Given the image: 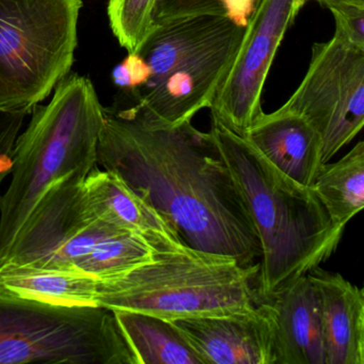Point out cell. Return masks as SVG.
Segmentation results:
<instances>
[{
  "label": "cell",
  "instance_id": "277c9868",
  "mask_svg": "<svg viewBox=\"0 0 364 364\" xmlns=\"http://www.w3.org/2000/svg\"><path fill=\"white\" fill-rule=\"evenodd\" d=\"M257 272L259 263L242 266L229 255L170 242L149 261L99 280L97 306L168 321L232 314L259 304Z\"/></svg>",
  "mask_w": 364,
  "mask_h": 364
},
{
  "label": "cell",
  "instance_id": "7402d4cb",
  "mask_svg": "<svg viewBox=\"0 0 364 364\" xmlns=\"http://www.w3.org/2000/svg\"><path fill=\"white\" fill-rule=\"evenodd\" d=\"M26 114L0 112V185L14 168V146Z\"/></svg>",
  "mask_w": 364,
  "mask_h": 364
},
{
  "label": "cell",
  "instance_id": "44dd1931",
  "mask_svg": "<svg viewBox=\"0 0 364 364\" xmlns=\"http://www.w3.org/2000/svg\"><path fill=\"white\" fill-rule=\"evenodd\" d=\"M202 14L225 16L217 0H157L154 22L159 25L176 18Z\"/></svg>",
  "mask_w": 364,
  "mask_h": 364
},
{
  "label": "cell",
  "instance_id": "484cf974",
  "mask_svg": "<svg viewBox=\"0 0 364 364\" xmlns=\"http://www.w3.org/2000/svg\"><path fill=\"white\" fill-rule=\"evenodd\" d=\"M112 77L117 87L123 89V90L131 91V84H129L127 71H125L122 63H120V65H116V67L114 68V70H112Z\"/></svg>",
  "mask_w": 364,
  "mask_h": 364
},
{
  "label": "cell",
  "instance_id": "d4e9b609",
  "mask_svg": "<svg viewBox=\"0 0 364 364\" xmlns=\"http://www.w3.org/2000/svg\"><path fill=\"white\" fill-rule=\"evenodd\" d=\"M122 65L127 71L132 92L144 87L152 75L148 63L138 53H129Z\"/></svg>",
  "mask_w": 364,
  "mask_h": 364
},
{
  "label": "cell",
  "instance_id": "603a6c76",
  "mask_svg": "<svg viewBox=\"0 0 364 364\" xmlns=\"http://www.w3.org/2000/svg\"><path fill=\"white\" fill-rule=\"evenodd\" d=\"M330 11L336 22L334 36L349 46L364 50V7L343 6Z\"/></svg>",
  "mask_w": 364,
  "mask_h": 364
},
{
  "label": "cell",
  "instance_id": "52a82bcc",
  "mask_svg": "<svg viewBox=\"0 0 364 364\" xmlns=\"http://www.w3.org/2000/svg\"><path fill=\"white\" fill-rule=\"evenodd\" d=\"M279 109L312 125L321 140V163L330 161L364 125V50L336 36L315 43L301 84Z\"/></svg>",
  "mask_w": 364,
  "mask_h": 364
},
{
  "label": "cell",
  "instance_id": "d6986e66",
  "mask_svg": "<svg viewBox=\"0 0 364 364\" xmlns=\"http://www.w3.org/2000/svg\"><path fill=\"white\" fill-rule=\"evenodd\" d=\"M168 244L156 246L138 234L124 232L99 242L75 264L72 272L103 280L149 261L157 249Z\"/></svg>",
  "mask_w": 364,
  "mask_h": 364
},
{
  "label": "cell",
  "instance_id": "ffe728a7",
  "mask_svg": "<svg viewBox=\"0 0 364 364\" xmlns=\"http://www.w3.org/2000/svg\"><path fill=\"white\" fill-rule=\"evenodd\" d=\"M156 5L157 0H108L110 28L127 52L139 53L154 31Z\"/></svg>",
  "mask_w": 364,
  "mask_h": 364
},
{
  "label": "cell",
  "instance_id": "cb8c5ba5",
  "mask_svg": "<svg viewBox=\"0 0 364 364\" xmlns=\"http://www.w3.org/2000/svg\"><path fill=\"white\" fill-rule=\"evenodd\" d=\"M259 0H217L228 20L236 26L246 28Z\"/></svg>",
  "mask_w": 364,
  "mask_h": 364
},
{
  "label": "cell",
  "instance_id": "5b68a950",
  "mask_svg": "<svg viewBox=\"0 0 364 364\" xmlns=\"http://www.w3.org/2000/svg\"><path fill=\"white\" fill-rule=\"evenodd\" d=\"M82 0H0V112L28 114L71 72Z\"/></svg>",
  "mask_w": 364,
  "mask_h": 364
},
{
  "label": "cell",
  "instance_id": "5bb4252c",
  "mask_svg": "<svg viewBox=\"0 0 364 364\" xmlns=\"http://www.w3.org/2000/svg\"><path fill=\"white\" fill-rule=\"evenodd\" d=\"M242 137L272 165L304 186L312 187L321 165V140L299 114L262 112Z\"/></svg>",
  "mask_w": 364,
  "mask_h": 364
},
{
  "label": "cell",
  "instance_id": "7c38bea8",
  "mask_svg": "<svg viewBox=\"0 0 364 364\" xmlns=\"http://www.w3.org/2000/svg\"><path fill=\"white\" fill-rule=\"evenodd\" d=\"M318 298L326 364H364V293L321 266L306 274Z\"/></svg>",
  "mask_w": 364,
  "mask_h": 364
},
{
  "label": "cell",
  "instance_id": "7a4b0ae2",
  "mask_svg": "<svg viewBox=\"0 0 364 364\" xmlns=\"http://www.w3.org/2000/svg\"><path fill=\"white\" fill-rule=\"evenodd\" d=\"M208 135L259 234L255 293L259 304L269 301L327 262L345 229L332 223L312 187L283 173L246 138L215 120Z\"/></svg>",
  "mask_w": 364,
  "mask_h": 364
},
{
  "label": "cell",
  "instance_id": "30bf717a",
  "mask_svg": "<svg viewBox=\"0 0 364 364\" xmlns=\"http://www.w3.org/2000/svg\"><path fill=\"white\" fill-rule=\"evenodd\" d=\"M245 29L230 21L167 77L134 91L137 103L132 109L164 124L180 125L191 121L203 108H210L233 65Z\"/></svg>",
  "mask_w": 364,
  "mask_h": 364
},
{
  "label": "cell",
  "instance_id": "6da1fadb",
  "mask_svg": "<svg viewBox=\"0 0 364 364\" xmlns=\"http://www.w3.org/2000/svg\"><path fill=\"white\" fill-rule=\"evenodd\" d=\"M97 161L151 204L187 246L242 266L259 261L248 208L210 135L191 121L167 125L131 107L105 108Z\"/></svg>",
  "mask_w": 364,
  "mask_h": 364
},
{
  "label": "cell",
  "instance_id": "e0dca14e",
  "mask_svg": "<svg viewBox=\"0 0 364 364\" xmlns=\"http://www.w3.org/2000/svg\"><path fill=\"white\" fill-rule=\"evenodd\" d=\"M112 312L137 364H204L171 321L132 311Z\"/></svg>",
  "mask_w": 364,
  "mask_h": 364
},
{
  "label": "cell",
  "instance_id": "9a60e30c",
  "mask_svg": "<svg viewBox=\"0 0 364 364\" xmlns=\"http://www.w3.org/2000/svg\"><path fill=\"white\" fill-rule=\"evenodd\" d=\"M82 191L86 205L97 218L156 246L182 242L168 221L114 172L95 166L85 178Z\"/></svg>",
  "mask_w": 364,
  "mask_h": 364
},
{
  "label": "cell",
  "instance_id": "3957f363",
  "mask_svg": "<svg viewBox=\"0 0 364 364\" xmlns=\"http://www.w3.org/2000/svg\"><path fill=\"white\" fill-rule=\"evenodd\" d=\"M105 120L92 82L71 74L46 105H36L14 146L12 181L0 196V265L44 193L76 171L97 166V141Z\"/></svg>",
  "mask_w": 364,
  "mask_h": 364
},
{
  "label": "cell",
  "instance_id": "8992f818",
  "mask_svg": "<svg viewBox=\"0 0 364 364\" xmlns=\"http://www.w3.org/2000/svg\"><path fill=\"white\" fill-rule=\"evenodd\" d=\"M137 364L114 313L0 291V364Z\"/></svg>",
  "mask_w": 364,
  "mask_h": 364
},
{
  "label": "cell",
  "instance_id": "8fae6325",
  "mask_svg": "<svg viewBox=\"0 0 364 364\" xmlns=\"http://www.w3.org/2000/svg\"><path fill=\"white\" fill-rule=\"evenodd\" d=\"M171 323L204 364H274V323L267 302L242 312Z\"/></svg>",
  "mask_w": 364,
  "mask_h": 364
},
{
  "label": "cell",
  "instance_id": "2e32d148",
  "mask_svg": "<svg viewBox=\"0 0 364 364\" xmlns=\"http://www.w3.org/2000/svg\"><path fill=\"white\" fill-rule=\"evenodd\" d=\"M0 291L54 306H97L99 280L82 272L6 263L0 265Z\"/></svg>",
  "mask_w": 364,
  "mask_h": 364
},
{
  "label": "cell",
  "instance_id": "4316f807",
  "mask_svg": "<svg viewBox=\"0 0 364 364\" xmlns=\"http://www.w3.org/2000/svg\"><path fill=\"white\" fill-rule=\"evenodd\" d=\"M315 3L319 4L328 9L343 7V6H357L364 7V0H313Z\"/></svg>",
  "mask_w": 364,
  "mask_h": 364
},
{
  "label": "cell",
  "instance_id": "ba28073f",
  "mask_svg": "<svg viewBox=\"0 0 364 364\" xmlns=\"http://www.w3.org/2000/svg\"><path fill=\"white\" fill-rule=\"evenodd\" d=\"M86 176L74 172L44 193L18 232L4 264L72 272L102 240L129 232L89 210L82 191Z\"/></svg>",
  "mask_w": 364,
  "mask_h": 364
},
{
  "label": "cell",
  "instance_id": "ac0fdd59",
  "mask_svg": "<svg viewBox=\"0 0 364 364\" xmlns=\"http://www.w3.org/2000/svg\"><path fill=\"white\" fill-rule=\"evenodd\" d=\"M312 188L332 223L345 229L364 208V142L336 163L321 165Z\"/></svg>",
  "mask_w": 364,
  "mask_h": 364
},
{
  "label": "cell",
  "instance_id": "4fadbf2b",
  "mask_svg": "<svg viewBox=\"0 0 364 364\" xmlns=\"http://www.w3.org/2000/svg\"><path fill=\"white\" fill-rule=\"evenodd\" d=\"M267 304L274 323V364H326L318 298L308 276Z\"/></svg>",
  "mask_w": 364,
  "mask_h": 364
},
{
  "label": "cell",
  "instance_id": "9c48e42d",
  "mask_svg": "<svg viewBox=\"0 0 364 364\" xmlns=\"http://www.w3.org/2000/svg\"><path fill=\"white\" fill-rule=\"evenodd\" d=\"M308 0H259L231 69L210 105L213 120L244 136L261 114L262 93L277 50Z\"/></svg>",
  "mask_w": 364,
  "mask_h": 364
}]
</instances>
